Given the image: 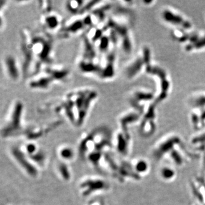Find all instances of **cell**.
Masks as SVG:
<instances>
[{
  "label": "cell",
  "instance_id": "cell-21",
  "mask_svg": "<svg viewBox=\"0 0 205 205\" xmlns=\"http://www.w3.org/2000/svg\"><path fill=\"white\" fill-rule=\"evenodd\" d=\"M67 163L60 161L57 165V170L59 176L65 181H69L71 179V172Z\"/></svg>",
  "mask_w": 205,
  "mask_h": 205
},
{
  "label": "cell",
  "instance_id": "cell-23",
  "mask_svg": "<svg viewBox=\"0 0 205 205\" xmlns=\"http://www.w3.org/2000/svg\"><path fill=\"white\" fill-rule=\"evenodd\" d=\"M85 1H70L66 2V7L71 14L80 16Z\"/></svg>",
  "mask_w": 205,
  "mask_h": 205
},
{
  "label": "cell",
  "instance_id": "cell-5",
  "mask_svg": "<svg viewBox=\"0 0 205 205\" xmlns=\"http://www.w3.org/2000/svg\"><path fill=\"white\" fill-rule=\"evenodd\" d=\"M31 47L38 62L44 67L51 65L53 42L50 37L42 34H32Z\"/></svg>",
  "mask_w": 205,
  "mask_h": 205
},
{
  "label": "cell",
  "instance_id": "cell-14",
  "mask_svg": "<svg viewBox=\"0 0 205 205\" xmlns=\"http://www.w3.org/2000/svg\"><path fill=\"white\" fill-rule=\"evenodd\" d=\"M184 50L188 53L205 50V32L192 31L188 42L184 45Z\"/></svg>",
  "mask_w": 205,
  "mask_h": 205
},
{
  "label": "cell",
  "instance_id": "cell-17",
  "mask_svg": "<svg viewBox=\"0 0 205 205\" xmlns=\"http://www.w3.org/2000/svg\"><path fill=\"white\" fill-rule=\"evenodd\" d=\"M42 71L46 72L56 82H64L70 75V71L61 66L52 65L45 66Z\"/></svg>",
  "mask_w": 205,
  "mask_h": 205
},
{
  "label": "cell",
  "instance_id": "cell-16",
  "mask_svg": "<svg viewBox=\"0 0 205 205\" xmlns=\"http://www.w3.org/2000/svg\"><path fill=\"white\" fill-rule=\"evenodd\" d=\"M115 141V148L119 155L123 157L128 156L131 141L130 134H126L120 130L116 135Z\"/></svg>",
  "mask_w": 205,
  "mask_h": 205
},
{
  "label": "cell",
  "instance_id": "cell-27",
  "mask_svg": "<svg viewBox=\"0 0 205 205\" xmlns=\"http://www.w3.org/2000/svg\"><path fill=\"white\" fill-rule=\"evenodd\" d=\"M160 176L165 181L172 180L176 176L174 170L169 166H164L160 170Z\"/></svg>",
  "mask_w": 205,
  "mask_h": 205
},
{
  "label": "cell",
  "instance_id": "cell-15",
  "mask_svg": "<svg viewBox=\"0 0 205 205\" xmlns=\"http://www.w3.org/2000/svg\"><path fill=\"white\" fill-rule=\"evenodd\" d=\"M141 116L142 114L134 109L123 113L119 119L120 130L126 134H130L129 127L132 124L139 123Z\"/></svg>",
  "mask_w": 205,
  "mask_h": 205
},
{
  "label": "cell",
  "instance_id": "cell-6",
  "mask_svg": "<svg viewBox=\"0 0 205 205\" xmlns=\"http://www.w3.org/2000/svg\"><path fill=\"white\" fill-rule=\"evenodd\" d=\"M152 63V51L148 46L142 47L140 51L133 59L125 68L124 73L129 80H133L145 72L149 65Z\"/></svg>",
  "mask_w": 205,
  "mask_h": 205
},
{
  "label": "cell",
  "instance_id": "cell-25",
  "mask_svg": "<svg viewBox=\"0 0 205 205\" xmlns=\"http://www.w3.org/2000/svg\"><path fill=\"white\" fill-rule=\"evenodd\" d=\"M190 103L192 108H202L205 107V92L195 94L190 99Z\"/></svg>",
  "mask_w": 205,
  "mask_h": 205
},
{
  "label": "cell",
  "instance_id": "cell-22",
  "mask_svg": "<svg viewBox=\"0 0 205 205\" xmlns=\"http://www.w3.org/2000/svg\"><path fill=\"white\" fill-rule=\"evenodd\" d=\"M29 157L38 168L45 166L47 161V154L45 151L40 148L37 152Z\"/></svg>",
  "mask_w": 205,
  "mask_h": 205
},
{
  "label": "cell",
  "instance_id": "cell-10",
  "mask_svg": "<svg viewBox=\"0 0 205 205\" xmlns=\"http://www.w3.org/2000/svg\"><path fill=\"white\" fill-rule=\"evenodd\" d=\"M12 158L18 165L28 175L35 178L39 174L38 168L33 163L29 157L24 152L21 147L13 146L10 149Z\"/></svg>",
  "mask_w": 205,
  "mask_h": 205
},
{
  "label": "cell",
  "instance_id": "cell-4",
  "mask_svg": "<svg viewBox=\"0 0 205 205\" xmlns=\"http://www.w3.org/2000/svg\"><path fill=\"white\" fill-rule=\"evenodd\" d=\"M145 72L154 78L157 82V91L154 101L159 104L166 99L170 94L171 85L169 74L163 67L153 63L147 67Z\"/></svg>",
  "mask_w": 205,
  "mask_h": 205
},
{
  "label": "cell",
  "instance_id": "cell-2",
  "mask_svg": "<svg viewBox=\"0 0 205 205\" xmlns=\"http://www.w3.org/2000/svg\"><path fill=\"white\" fill-rule=\"evenodd\" d=\"M98 93L89 88L72 91L66 95V99L71 101L77 111L76 126H81L88 116L91 107L97 99Z\"/></svg>",
  "mask_w": 205,
  "mask_h": 205
},
{
  "label": "cell",
  "instance_id": "cell-26",
  "mask_svg": "<svg viewBox=\"0 0 205 205\" xmlns=\"http://www.w3.org/2000/svg\"><path fill=\"white\" fill-rule=\"evenodd\" d=\"M191 144L195 149H202L205 148V131L200 133L191 140Z\"/></svg>",
  "mask_w": 205,
  "mask_h": 205
},
{
  "label": "cell",
  "instance_id": "cell-24",
  "mask_svg": "<svg viewBox=\"0 0 205 205\" xmlns=\"http://www.w3.org/2000/svg\"><path fill=\"white\" fill-rule=\"evenodd\" d=\"M131 164L135 172L140 177L141 174H145L149 170L148 163L144 159H137Z\"/></svg>",
  "mask_w": 205,
  "mask_h": 205
},
{
  "label": "cell",
  "instance_id": "cell-20",
  "mask_svg": "<svg viewBox=\"0 0 205 205\" xmlns=\"http://www.w3.org/2000/svg\"><path fill=\"white\" fill-rule=\"evenodd\" d=\"M193 31H186L181 29L173 28L171 32V37L175 41L185 45L189 41Z\"/></svg>",
  "mask_w": 205,
  "mask_h": 205
},
{
  "label": "cell",
  "instance_id": "cell-19",
  "mask_svg": "<svg viewBox=\"0 0 205 205\" xmlns=\"http://www.w3.org/2000/svg\"><path fill=\"white\" fill-rule=\"evenodd\" d=\"M58 154L61 161L68 163L74 159L76 156V153L72 147L64 145L59 148Z\"/></svg>",
  "mask_w": 205,
  "mask_h": 205
},
{
  "label": "cell",
  "instance_id": "cell-11",
  "mask_svg": "<svg viewBox=\"0 0 205 205\" xmlns=\"http://www.w3.org/2000/svg\"><path fill=\"white\" fill-rule=\"evenodd\" d=\"M155 99L156 94L154 92L147 89H138L132 92L129 103L133 109L142 115L147 106L154 101Z\"/></svg>",
  "mask_w": 205,
  "mask_h": 205
},
{
  "label": "cell",
  "instance_id": "cell-7",
  "mask_svg": "<svg viewBox=\"0 0 205 205\" xmlns=\"http://www.w3.org/2000/svg\"><path fill=\"white\" fill-rule=\"evenodd\" d=\"M158 104L153 101L147 106L139 122V133L144 138H149L154 134L157 129L156 118Z\"/></svg>",
  "mask_w": 205,
  "mask_h": 205
},
{
  "label": "cell",
  "instance_id": "cell-8",
  "mask_svg": "<svg viewBox=\"0 0 205 205\" xmlns=\"http://www.w3.org/2000/svg\"><path fill=\"white\" fill-rule=\"evenodd\" d=\"M161 17L164 22L171 26L173 28L186 31L193 30V25L191 21L173 8L165 7L161 12Z\"/></svg>",
  "mask_w": 205,
  "mask_h": 205
},
{
  "label": "cell",
  "instance_id": "cell-1",
  "mask_svg": "<svg viewBox=\"0 0 205 205\" xmlns=\"http://www.w3.org/2000/svg\"><path fill=\"white\" fill-rule=\"evenodd\" d=\"M153 154L156 161L169 158L170 162L177 166H181L188 162V158L194 156L183 144L181 138L176 135H168L163 138L154 147Z\"/></svg>",
  "mask_w": 205,
  "mask_h": 205
},
{
  "label": "cell",
  "instance_id": "cell-3",
  "mask_svg": "<svg viewBox=\"0 0 205 205\" xmlns=\"http://www.w3.org/2000/svg\"><path fill=\"white\" fill-rule=\"evenodd\" d=\"M24 104L21 100H16L12 104L4 125L1 128L4 138L23 136L25 128L23 125Z\"/></svg>",
  "mask_w": 205,
  "mask_h": 205
},
{
  "label": "cell",
  "instance_id": "cell-13",
  "mask_svg": "<svg viewBox=\"0 0 205 205\" xmlns=\"http://www.w3.org/2000/svg\"><path fill=\"white\" fill-rule=\"evenodd\" d=\"M55 81L46 72L42 71L40 73L30 78L28 83L30 88L37 90H47L51 88Z\"/></svg>",
  "mask_w": 205,
  "mask_h": 205
},
{
  "label": "cell",
  "instance_id": "cell-12",
  "mask_svg": "<svg viewBox=\"0 0 205 205\" xmlns=\"http://www.w3.org/2000/svg\"><path fill=\"white\" fill-rule=\"evenodd\" d=\"M2 65L6 75L13 82H17L22 76L21 64L12 54L5 55L2 59Z\"/></svg>",
  "mask_w": 205,
  "mask_h": 205
},
{
  "label": "cell",
  "instance_id": "cell-28",
  "mask_svg": "<svg viewBox=\"0 0 205 205\" xmlns=\"http://www.w3.org/2000/svg\"><path fill=\"white\" fill-rule=\"evenodd\" d=\"M21 148L28 156L34 154L40 149L38 145L33 141H29Z\"/></svg>",
  "mask_w": 205,
  "mask_h": 205
},
{
  "label": "cell",
  "instance_id": "cell-18",
  "mask_svg": "<svg viewBox=\"0 0 205 205\" xmlns=\"http://www.w3.org/2000/svg\"><path fill=\"white\" fill-rule=\"evenodd\" d=\"M41 24L46 29L53 31L59 29L62 19L58 14L53 12L43 14L41 19Z\"/></svg>",
  "mask_w": 205,
  "mask_h": 205
},
{
  "label": "cell",
  "instance_id": "cell-9",
  "mask_svg": "<svg viewBox=\"0 0 205 205\" xmlns=\"http://www.w3.org/2000/svg\"><path fill=\"white\" fill-rule=\"evenodd\" d=\"M110 185L103 178L90 176L80 182L79 189L83 197H89L94 194L104 192L109 189Z\"/></svg>",
  "mask_w": 205,
  "mask_h": 205
}]
</instances>
